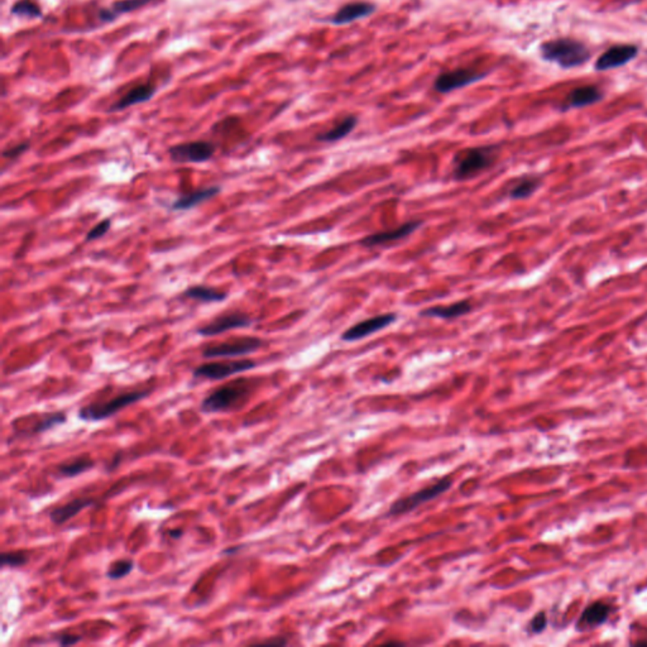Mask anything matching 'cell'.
I'll use <instances>...</instances> for the list:
<instances>
[{
	"label": "cell",
	"instance_id": "cell-1",
	"mask_svg": "<svg viewBox=\"0 0 647 647\" xmlns=\"http://www.w3.org/2000/svg\"><path fill=\"white\" fill-rule=\"evenodd\" d=\"M498 158V148L494 146L467 148L460 151L453 160V177L457 181L474 179L490 170Z\"/></svg>",
	"mask_w": 647,
	"mask_h": 647
},
{
	"label": "cell",
	"instance_id": "cell-2",
	"mask_svg": "<svg viewBox=\"0 0 647 647\" xmlns=\"http://www.w3.org/2000/svg\"><path fill=\"white\" fill-rule=\"evenodd\" d=\"M541 58L554 62L561 68L582 66L592 58L589 49L582 42L572 38H557L544 42L540 46Z\"/></svg>",
	"mask_w": 647,
	"mask_h": 647
},
{
	"label": "cell",
	"instance_id": "cell-3",
	"mask_svg": "<svg viewBox=\"0 0 647 647\" xmlns=\"http://www.w3.org/2000/svg\"><path fill=\"white\" fill-rule=\"evenodd\" d=\"M151 394V390L146 391H131V392H125V394H118L113 398L104 402H95L81 407L77 415L79 418L86 422H97V421H103L107 418L114 416L119 411L124 410L125 407L134 405L137 402L144 400Z\"/></svg>",
	"mask_w": 647,
	"mask_h": 647
},
{
	"label": "cell",
	"instance_id": "cell-4",
	"mask_svg": "<svg viewBox=\"0 0 647 647\" xmlns=\"http://www.w3.org/2000/svg\"><path fill=\"white\" fill-rule=\"evenodd\" d=\"M229 383L219 387L201 402V411L204 414H218L236 409L246 401L249 394V388L244 385Z\"/></svg>",
	"mask_w": 647,
	"mask_h": 647
},
{
	"label": "cell",
	"instance_id": "cell-5",
	"mask_svg": "<svg viewBox=\"0 0 647 647\" xmlns=\"http://www.w3.org/2000/svg\"><path fill=\"white\" fill-rule=\"evenodd\" d=\"M453 485V479L451 477H445L440 479L439 482L429 485L427 488H422L420 491L412 493L410 496L400 498L392 503V506L388 511V516H403L409 512L415 511L416 508L420 507L421 505L430 502V500L437 498L439 496L444 494L445 492L449 491Z\"/></svg>",
	"mask_w": 647,
	"mask_h": 647
},
{
	"label": "cell",
	"instance_id": "cell-6",
	"mask_svg": "<svg viewBox=\"0 0 647 647\" xmlns=\"http://www.w3.org/2000/svg\"><path fill=\"white\" fill-rule=\"evenodd\" d=\"M262 345V339L255 338V336L234 338L227 342L206 345L203 349V357L206 359L243 357V355L257 352Z\"/></svg>",
	"mask_w": 647,
	"mask_h": 647
},
{
	"label": "cell",
	"instance_id": "cell-7",
	"mask_svg": "<svg viewBox=\"0 0 647 647\" xmlns=\"http://www.w3.org/2000/svg\"><path fill=\"white\" fill-rule=\"evenodd\" d=\"M216 147L209 140H191L168 148L175 164H204L213 158Z\"/></svg>",
	"mask_w": 647,
	"mask_h": 647
},
{
	"label": "cell",
	"instance_id": "cell-8",
	"mask_svg": "<svg viewBox=\"0 0 647 647\" xmlns=\"http://www.w3.org/2000/svg\"><path fill=\"white\" fill-rule=\"evenodd\" d=\"M257 363L251 359H240V361H210L200 364L194 369L192 376L200 379L209 381H221L225 378L231 377L234 375H239L243 372H248L255 368Z\"/></svg>",
	"mask_w": 647,
	"mask_h": 647
},
{
	"label": "cell",
	"instance_id": "cell-9",
	"mask_svg": "<svg viewBox=\"0 0 647 647\" xmlns=\"http://www.w3.org/2000/svg\"><path fill=\"white\" fill-rule=\"evenodd\" d=\"M254 320L242 312H229L221 314L196 329V334L205 338L220 335L234 329L249 328L253 325Z\"/></svg>",
	"mask_w": 647,
	"mask_h": 647
},
{
	"label": "cell",
	"instance_id": "cell-10",
	"mask_svg": "<svg viewBox=\"0 0 647 647\" xmlns=\"http://www.w3.org/2000/svg\"><path fill=\"white\" fill-rule=\"evenodd\" d=\"M488 73H481L473 68H457L437 75L435 79L434 90L440 94L463 89L468 85L483 80Z\"/></svg>",
	"mask_w": 647,
	"mask_h": 647
},
{
	"label": "cell",
	"instance_id": "cell-11",
	"mask_svg": "<svg viewBox=\"0 0 647 647\" xmlns=\"http://www.w3.org/2000/svg\"><path fill=\"white\" fill-rule=\"evenodd\" d=\"M396 321H397V314H394V312L376 315L373 318L359 321V322L354 324L351 328L346 329L344 333L342 334V340L349 342V343L361 340L367 336L373 335V334L383 330L387 327L392 325Z\"/></svg>",
	"mask_w": 647,
	"mask_h": 647
},
{
	"label": "cell",
	"instance_id": "cell-12",
	"mask_svg": "<svg viewBox=\"0 0 647 647\" xmlns=\"http://www.w3.org/2000/svg\"><path fill=\"white\" fill-rule=\"evenodd\" d=\"M637 55H639V47L635 45H630V43L616 45L599 56L594 67L597 71H608L612 68L627 65Z\"/></svg>",
	"mask_w": 647,
	"mask_h": 647
},
{
	"label": "cell",
	"instance_id": "cell-13",
	"mask_svg": "<svg viewBox=\"0 0 647 647\" xmlns=\"http://www.w3.org/2000/svg\"><path fill=\"white\" fill-rule=\"evenodd\" d=\"M377 10V5L370 1H352L343 5L335 14L327 18L324 22L330 25H344L353 23L358 19L372 16Z\"/></svg>",
	"mask_w": 647,
	"mask_h": 647
},
{
	"label": "cell",
	"instance_id": "cell-14",
	"mask_svg": "<svg viewBox=\"0 0 647 647\" xmlns=\"http://www.w3.org/2000/svg\"><path fill=\"white\" fill-rule=\"evenodd\" d=\"M421 225H422V221L421 220L407 221V223L402 224V225L394 228V229L378 231V233H375V234L367 236V237H364L361 239V246H366L391 244V243H394V242H397V240H401V239L409 237L412 233H415Z\"/></svg>",
	"mask_w": 647,
	"mask_h": 647
},
{
	"label": "cell",
	"instance_id": "cell-15",
	"mask_svg": "<svg viewBox=\"0 0 647 647\" xmlns=\"http://www.w3.org/2000/svg\"><path fill=\"white\" fill-rule=\"evenodd\" d=\"M156 91V86H153L152 84H143V85L134 86L128 92H125L122 98L118 99L114 104L109 107L107 112H110V113L122 112V110L134 107L137 104L146 103V101L155 97Z\"/></svg>",
	"mask_w": 647,
	"mask_h": 647
},
{
	"label": "cell",
	"instance_id": "cell-16",
	"mask_svg": "<svg viewBox=\"0 0 647 647\" xmlns=\"http://www.w3.org/2000/svg\"><path fill=\"white\" fill-rule=\"evenodd\" d=\"M221 192V188L219 185H214V186H207V188H203V189L194 190L191 191L189 194H183L181 196L177 197L171 205V209L173 210H176V212H182V210H190V209H194L195 206L200 205L205 201H209L212 200L213 197L219 195Z\"/></svg>",
	"mask_w": 647,
	"mask_h": 647
},
{
	"label": "cell",
	"instance_id": "cell-17",
	"mask_svg": "<svg viewBox=\"0 0 647 647\" xmlns=\"http://www.w3.org/2000/svg\"><path fill=\"white\" fill-rule=\"evenodd\" d=\"M472 312V305L467 300L451 303V305H440L427 307L420 312V316L424 318H437V319L454 320L466 316Z\"/></svg>",
	"mask_w": 647,
	"mask_h": 647
},
{
	"label": "cell",
	"instance_id": "cell-18",
	"mask_svg": "<svg viewBox=\"0 0 647 647\" xmlns=\"http://www.w3.org/2000/svg\"><path fill=\"white\" fill-rule=\"evenodd\" d=\"M153 0H118L113 3L109 8L101 9L99 13V19L103 23L114 22L120 16L134 12L137 9L143 8Z\"/></svg>",
	"mask_w": 647,
	"mask_h": 647
},
{
	"label": "cell",
	"instance_id": "cell-19",
	"mask_svg": "<svg viewBox=\"0 0 647 647\" xmlns=\"http://www.w3.org/2000/svg\"><path fill=\"white\" fill-rule=\"evenodd\" d=\"M603 92L597 86L593 85H585V86H579L576 89L570 91L568 95L566 101V107H589L592 104H596L603 99Z\"/></svg>",
	"mask_w": 647,
	"mask_h": 647
},
{
	"label": "cell",
	"instance_id": "cell-20",
	"mask_svg": "<svg viewBox=\"0 0 647 647\" xmlns=\"http://www.w3.org/2000/svg\"><path fill=\"white\" fill-rule=\"evenodd\" d=\"M92 505H94V500L89 498H75L60 507L53 508L49 512V520L53 524H66L68 520H71L77 513H80L82 509L90 507Z\"/></svg>",
	"mask_w": 647,
	"mask_h": 647
},
{
	"label": "cell",
	"instance_id": "cell-21",
	"mask_svg": "<svg viewBox=\"0 0 647 647\" xmlns=\"http://www.w3.org/2000/svg\"><path fill=\"white\" fill-rule=\"evenodd\" d=\"M228 295L229 294L227 291H221L218 288L205 286V285L190 286L182 292V297H185V299L205 303H223L228 299Z\"/></svg>",
	"mask_w": 647,
	"mask_h": 647
},
{
	"label": "cell",
	"instance_id": "cell-22",
	"mask_svg": "<svg viewBox=\"0 0 647 647\" xmlns=\"http://www.w3.org/2000/svg\"><path fill=\"white\" fill-rule=\"evenodd\" d=\"M357 124H358V118L355 115H348L339 123L335 124L331 129L321 133L316 138L320 142H325V143H333V142L344 140L346 136H349L354 131Z\"/></svg>",
	"mask_w": 647,
	"mask_h": 647
},
{
	"label": "cell",
	"instance_id": "cell-23",
	"mask_svg": "<svg viewBox=\"0 0 647 647\" xmlns=\"http://www.w3.org/2000/svg\"><path fill=\"white\" fill-rule=\"evenodd\" d=\"M94 467H95L94 460H91L88 457H81V458H76L71 461H67L65 464H61L58 467V474L65 478H71V477L82 474Z\"/></svg>",
	"mask_w": 647,
	"mask_h": 647
},
{
	"label": "cell",
	"instance_id": "cell-24",
	"mask_svg": "<svg viewBox=\"0 0 647 647\" xmlns=\"http://www.w3.org/2000/svg\"><path fill=\"white\" fill-rule=\"evenodd\" d=\"M609 615V607L603 602H596L588 607L582 616V622L589 627H597L606 622Z\"/></svg>",
	"mask_w": 647,
	"mask_h": 647
},
{
	"label": "cell",
	"instance_id": "cell-25",
	"mask_svg": "<svg viewBox=\"0 0 647 647\" xmlns=\"http://www.w3.org/2000/svg\"><path fill=\"white\" fill-rule=\"evenodd\" d=\"M540 186V180L537 177H524L517 181L516 183L509 190V197L520 200L531 196L533 192Z\"/></svg>",
	"mask_w": 647,
	"mask_h": 647
},
{
	"label": "cell",
	"instance_id": "cell-26",
	"mask_svg": "<svg viewBox=\"0 0 647 647\" xmlns=\"http://www.w3.org/2000/svg\"><path fill=\"white\" fill-rule=\"evenodd\" d=\"M10 13L13 16L27 19H40L43 16L41 7L33 0H18L10 9Z\"/></svg>",
	"mask_w": 647,
	"mask_h": 647
},
{
	"label": "cell",
	"instance_id": "cell-27",
	"mask_svg": "<svg viewBox=\"0 0 647 647\" xmlns=\"http://www.w3.org/2000/svg\"><path fill=\"white\" fill-rule=\"evenodd\" d=\"M66 421H67V416H66L65 412L49 414V415L43 416L41 421L36 424V427H33L32 433L33 434H43V433L49 431L53 427L64 425Z\"/></svg>",
	"mask_w": 647,
	"mask_h": 647
},
{
	"label": "cell",
	"instance_id": "cell-28",
	"mask_svg": "<svg viewBox=\"0 0 647 647\" xmlns=\"http://www.w3.org/2000/svg\"><path fill=\"white\" fill-rule=\"evenodd\" d=\"M133 569H134L133 560L122 559V560H118L113 564H110L109 569L107 570V576L112 581H118V579H122V578H125L127 575H129L133 572Z\"/></svg>",
	"mask_w": 647,
	"mask_h": 647
},
{
	"label": "cell",
	"instance_id": "cell-29",
	"mask_svg": "<svg viewBox=\"0 0 647 647\" xmlns=\"http://www.w3.org/2000/svg\"><path fill=\"white\" fill-rule=\"evenodd\" d=\"M29 557L23 551H8L1 554V566L22 568L28 564Z\"/></svg>",
	"mask_w": 647,
	"mask_h": 647
},
{
	"label": "cell",
	"instance_id": "cell-30",
	"mask_svg": "<svg viewBox=\"0 0 647 647\" xmlns=\"http://www.w3.org/2000/svg\"><path fill=\"white\" fill-rule=\"evenodd\" d=\"M112 228V220L110 219H104V220L99 221L98 224L92 228V229L88 231L86 237H85V240L86 242H92V240H97V239H100V238L104 237L107 234V231Z\"/></svg>",
	"mask_w": 647,
	"mask_h": 647
},
{
	"label": "cell",
	"instance_id": "cell-31",
	"mask_svg": "<svg viewBox=\"0 0 647 647\" xmlns=\"http://www.w3.org/2000/svg\"><path fill=\"white\" fill-rule=\"evenodd\" d=\"M28 149H29V143H28V142H23V143H19V144H16V146H13V147H9L8 149H5L1 156H3V158H5V160H16L18 157H21L23 153H25Z\"/></svg>",
	"mask_w": 647,
	"mask_h": 647
},
{
	"label": "cell",
	"instance_id": "cell-32",
	"mask_svg": "<svg viewBox=\"0 0 647 647\" xmlns=\"http://www.w3.org/2000/svg\"><path fill=\"white\" fill-rule=\"evenodd\" d=\"M82 637L80 635H73V633H62L58 637V645L61 646H71L76 645L81 641Z\"/></svg>",
	"mask_w": 647,
	"mask_h": 647
},
{
	"label": "cell",
	"instance_id": "cell-33",
	"mask_svg": "<svg viewBox=\"0 0 647 647\" xmlns=\"http://www.w3.org/2000/svg\"><path fill=\"white\" fill-rule=\"evenodd\" d=\"M546 627V617H545V613H539V615L535 616V618L531 622V630L535 633H540L541 631H544V629Z\"/></svg>",
	"mask_w": 647,
	"mask_h": 647
},
{
	"label": "cell",
	"instance_id": "cell-34",
	"mask_svg": "<svg viewBox=\"0 0 647 647\" xmlns=\"http://www.w3.org/2000/svg\"><path fill=\"white\" fill-rule=\"evenodd\" d=\"M168 535H170V536H171L173 539H176V540H179L181 536L183 535V531H182L181 529H176V530H171V531H168Z\"/></svg>",
	"mask_w": 647,
	"mask_h": 647
},
{
	"label": "cell",
	"instance_id": "cell-35",
	"mask_svg": "<svg viewBox=\"0 0 647 647\" xmlns=\"http://www.w3.org/2000/svg\"><path fill=\"white\" fill-rule=\"evenodd\" d=\"M240 549H242V546H236V548H228V549H225L224 550V551H223V554H224V555H230V554H236V553H237V551H239V550Z\"/></svg>",
	"mask_w": 647,
	"mask_h": 647
},
{
	"label": "cell",
	"instance_id": "cell-36",
	"mask_svg": "<svg viewBox=\"0 0 647 647\" xmlns=\"http://www.w3.org/2000/svg\"><path fill=\"white\" fill-rule=\"evenodd\" d=\"M263 645H285L286 641L285 639H277V641H264L262 642Z\"/></svg>",
	"mask_w": 647,
	"mask_h": 647
}]
</instances>
